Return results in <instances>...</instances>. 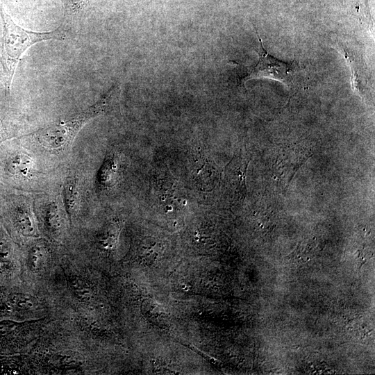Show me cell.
<instances>
[{"label": "cell", "instance_id": "11", "mask_svg": "<svg viewBox=\"0 0 375 375\" xmlns=\"http://www.w3.org/2000/svg\"><path fill=\"white\" fill-rule=\"evenodd\" d=\"M0 90H5L10 94V90L8 87L6 76L1 62V47H0Z\"/></svg>", "mask_w": 375, "mask_h": 375}, {"label": "cell", "instance_id": "13", "mask_svg": "<svg viewBox=\"0 0 375 375\" xmlns=\"http://www.w3.org/2000/svg\"><path fill=\"white\" fill-rule=\"evenodd\" d=\"M6 12L2 3L0 2V16L2 17Z\"/></svg>", "mask_w": 375, "mask_h": 375}, {"label": "cell", "instance_id": "1", "mask_svg": "<svg viewBox=\"0 0 375 375\" xmlns=\"http://www.w3.org/2000/svg\"><path fill=\"white\" fill-rule=\"evenodd\" d=\"M120 84L115 83L94 104L67 119L53 122L30 134L41 146L49 149L63 151L68 148L83 126L90 119L105 113L116 103Z\"/></svg>", "mask_w": 375, "mask_h": 375}, {"label": "cell", "instance_id": "3", "mask_svg": "<svg viewBox=\"0 0 375 375\" xmlns=\"http://www.w3.org/2000/svg\"><path fill=\"white\" fill-rule=\"evenodd\" d=\"M259 40V47L256 49L258 61L247 69V72L241 79L244 83L252 78L266 77L278 81L290 88L296 84L299 67L295 61L285 62L270 55L264 48L262 39L256 31Z\"/></svg>", "mask_w": 375, "mask_h": 375}, {"label": "cell", "instance_id": "7", "mask_svg": "<svg viewBox=\"0 0 375 375\" xmlns=\"http://www.w3.org/2000/svg\"><path fill=\"white\" fill-rule=\"evenodd\" d=\"M46 259L47 253L42 247L38 246L33 247L28 257L31 269L33 271L40 270L45 264Z\"/></svg>", "mask_w": 375, "mask_h": 375}, {"label": "cell", "instance_id": "8", "mask_svg": "<svg viewBox=\"0 0 375 375\" xmlns=\"http://www.w3.org/2000/svg\"><path fill=\"white\" fill-rule=\"evenodd\" d=\"M45 222L51 231H58L60 228V217L56 203H51L47 208Z\"/></svg>", "mask_w": 375, "mask_h": 375}, {"label": "cell", "instance_id": "6", "mask_svg": "<svg viewBox=\"0 0 375 375\" xmlns=\"http://www.w3.org/2000/svg\"><path fill=\"white\" fill-rule=\"evenodd\" d=\"M91 0H67L65 6L63 21L62 24L69 28V26L78 17Z\"/></svg>", "mask_w": 375, "mask_h": 375}, {"label": "cell", "instance_id": "9", "mask_svg": "<svg viewBox=\"0 0 375 375\" xmlns=\"http://www.w3.org/2000/svg\"><path fill=\"white\" fill-rule=\"evenodd\" d=\"M11 256L10 242L6 238L0 237V268L9 262Z\"/></svg>", "mask_w": 375, "mask_h": 375}, {"label": "cell", "instance_id": "4", "mask_svg": "<svg viewBox=\"0 0 375 375\" xmlns=\"http://www.w3.org/2000/svg\"><path fill=\"white\" fill-rule=\"evenodd\" d=\"M64 200L65 208L70 217L76 215L78 210L79 199L77 182L75 178H68L64 185Z\"/></svg>", "mask_w": 375, "mask_h": 375}, {"label": "cell", "instance_id": "10", "mask_svg": "<svg viewBox=\"0 0 375 375\" xmlns=\"http://www.w3.org/2000/svg\"><path fill=\"white\" fill-rule=\"evenodd\" d=\"M12 302L19 308L31 309L34 303L31 298L26 296H17L12 299Z\"/></svg>", "mask_w": 375, "mask_h": 375}, {"label": "cell", "instance_id": "5", "mask_svg": "<svg viewBox=\"0 0 375 375\" xmlns=\"http://www.w3.org/2000/svg\"><path fill=\"white\" fill-rule=\"evenodd\" d=\"M15 131L16 124L10 110L0 102V144L13 137Z\"/></svg>", "mask_w": 375, "mask_h": 375}, {"label": "cell", "instance_id": "12", "mask_svg": "<svg viewBox=\"0 0 375 375\" xmlns=\"http://www.w3.org/2000/svg\"><path fill=\"white\" fill-rule=\"evenodd\" d=\"M74 289L76 290L77 294L83 298H88V287L85 286L83 283H76L74 285Z\"/></svg>", "mask_w": 375, "mask_h": 375}, {"label": "cell", "instance_id": "2", "mask_svg": "<svg viewBox=\"0 0 375 375\" xmlns=\"http://www.w3.org/2000/svg\"><path fill=\"white\" fill-rule=\"evenodd\" d=\"M1 22L3 27L1 62L8 87L10 90L17 65L23 53L38 42L66 39L70 28L61 24L52 31L42 33L31 31L17 25L6 12L1 17Z\"/></svg>", "mask_w": 375, "mask_h": 375}]
</instances>
